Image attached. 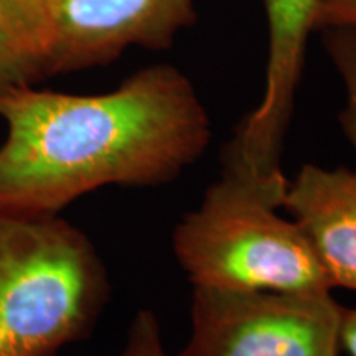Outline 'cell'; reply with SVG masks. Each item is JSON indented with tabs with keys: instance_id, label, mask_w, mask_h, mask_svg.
<instances>
[{
	"instance_id": "52a82bcc",
	"label": "cell",
	"mask_w": 356,
	"mask_h": 356,
	"mask_svg": "<svg viewBox=\"0 0 356 356\" xmlns=\"http://www.w3.org/2000/svg\"><path fill=\"white\" fill-rule=\"evenodd\" d=\"M282 207L314 249L332 289L356 291V172L304 163Z\"/></svg>"
},
{
	"instance_id": "5b68a950",
	"label": "cell",
	"mask_w": 356,
	"mask_h": 356,
	"mask_svg": "<svg viewBox=\"0 0 356 356\" xmlns=\"http://www.w3.org/2000/svg\"><path fill=\"white\" fill-rule=\"evenodd\" d=\"M262 3L269 32L264 92L226 150L222 168L286 190L289 181L280 167L284 139L322 0H262Z\"/></svg>"
},
{
	"instance_id": "7c38bea8",
	"label": "cell",
	"mask_w": 356,
	"mask_h": 356,
	"mask_svg": "<svg viewBox=\"0 0 356 356\" xmlns=\"http://www.w3.org/2000/svg\"><path fill=\"white\" fill-rule=\"evenodd\" d=\"M356 29V0H322L315 30Z\"/></svg>"
},
{
	"instance_id": "4fadbf2b",
	"label": "cell",
	"mask_w": 356,
	"mask_h": 356,
	"mask_svg": "<svg viewBox=\"0 0 356 356\" xmlns=\"http://www.w3.org/2000/svg\"><path fill=\"white\" fill-rule=\"evenodd\" d=\"M340 345L350 356H356V309H346L343 312L340 330Z\"/></svg>"
},
{
	"instance_id": "8992f818",
	"label": "cell",
	"mask_w": 356,
	"mask_h": 356,
	"mask_svg": "<svg viewBox=\"0 0 356 356\" xmlns=\"http://www.w3.org/2000/svg\"><path fill=\"white\" fill-rule=\"evenodd\" d=\"M195 19L193 0H56L43 73L108 65L131 47L165 50Z\"/></svg>"
},
{
	"instance_id": "ba28073f",
	"label": "cell",
	"mask_w": 356,
	"mask_h": 356,
	"mask_svg": "<svg viewBox=\"0 0 356 356\" xmlns=\"http://www.w3.org/2000/svg\"><path fill=\"white\" fill-rule=\"evenodd\" d=\"M43 78L38 61L0 7V106L19 89Z\"/></svg>"
},
{
	"instance_id": "30bf717a",
	"label": "cell",
	"mask_w": 356,
	"mask_h": 356,
	"mask_svg": "<svg viewBox=\"0 0 356 356\" xmlns=\"http://www.w3.org/2000/svg\"><path fill=\"white\" fill-rule=\"evenodd\" d=\"M55 3L56 0H0V7L38 61L43 76V63L50 43Z\"/></svg>"
},
{
	"instance_id": "277c9868",
	"label": "cell",
	"mask_w": 356,
	"mask_h": 356,
	"mask_svg": "<svg viewBox=\"0 0 356 356\" xmlns=\"http://www.w3.org/2000/svg\"><path fill=\"white\" fill-rule=\"evenodd\" d=\"M343 312L332 292L193 289L177 356H338Z\"/></svg>"
},
{
	"instance_id": "6da1fadb",
	"label": "cell",
	"mask_w": 356,
	"mask_h": 356,
	"mask_svg": "<svg viewBox=\"0 0 356 356\" xmlns=\"http://www.w3.org/2000/svg\"><path fill=\"white\" fill-rule=\"evenodd\" d=\"M0 119V208L35 215H60L109 185L170 184L211 140L197 89L172 65L147 66L102 95L19 89Z\"/></svg>"
},
{
	"instance_id": "7a4b0ae2",
	"label": "cell",
	"mask_w": 356,
	"mask_h": 356,
	"mask_svg": "<svg viewBox=\"0 0 356 356\" xmlns=\"http://www.w3.org/2000/svg\"><path fill=\"white\" fill-rule=\"evenodd\" d=\"M109 297L84 231L60 215L0 208V356H58L91 335Z\"/></svg>"
},
{
	"instance_id": "9c48e42d",
	"label": "cell",
	"mask_w": 356,
	"mask_h": 356,
	"mask_svg": "<svg viewBox=\"0 0 356 356\" xmlns=\"http://www.w3.org/2000/svg\"><path fill=\"white\" fill-rule=\"evenodd\" d=\"M323 32L325 48L345 88V106L338 119L356 155V29L345 26Z\"/></svg>"
},
{
	"instance_id": "8fae6325",
	"label": "cell",
	"mask_w": 356,
	"mask_h": 356,
	"mask_svg": "<svg viewBox=\"0 0 356 356\" xmlns=\"http://www.w3.org/2000/svg\"><path fill=\"white\" fill-rule=\"evenodd\" d=\"M115 356H168L159 318L149 309L134 315L124 348Z\"/></svg>"
},
{
	"instance_id": "3957f363",
	"label": "cell",
	"mask_w": 356,
	"mask_h": 356,
	"mask_svg": "<svg viewBox=\"0 0 356 356\" xmlns=\"http://www.w3.org/2000/svg\"><path fill=\"white\" fill-rule=\"evenodd\" d=\"M284 195L222 168L172 234L173 254L193 289L332 292L299 226L277 215Z\"/></svg>"
}]
</instances>
